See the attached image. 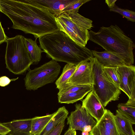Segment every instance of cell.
<instances>
[{"mask_svg":"<svg viewBox=\"0 0 135 135\" xmlns=\"http://www.w3.org/2000/svg\"><path fill=\"white\" fill-rule=\"evenodd\" d=\"M92 128L90 126H87L84 128L83 131L90 132Z\"/></svg>","mask_w":135,"mask_h":135,"instance_id":"obj_32","label":"cell"},{"mask_svg":"<svg viewBox=\"0 0 135 135\" xmlns=\"http://www.w3.org/2000/svg\"><path fill=\"white\" fill-rule=\"evenodd\" d=\"M82 132V135H89V134L88 132L85 131H83Z\"/></svg>","mask_w":135,"mask_h":135,"instance_id":"obj_33","label":"cell"},{"mask_svg":"<svg viewBox=\"0 0 135 135\" xmlns=\"http://www.w3.org/2000/svg\"><path fill=\"white\" fill-rule=\"evenodd\" d=\"M118 110L125 117L133 124H135V107L120 103L117 105Z\"/></svg>","mask_w":135,"mask_h":135,"instance_id":"obj_23","label":"cell"},{"mask_svg":"<svg viewBox=\"0 0 135 135\" xmlns=\"http://www.w3.org/2000/svg\"><path fill=\"white\" fill-rule=\"evenodd\" d=\"M18 78L10 79L6 76H1L0 77V86L4 87L6 86L9 84L11 81H15Z\"/></svg>","mask_w":135,"mask_h":135,"instance_id":"obj_27","label":"cell"},{"mask_svg":"<svg viewBox=\"0 0 135 135\" xmlns=\"http://www.w3.org/2000/svg\"><path fill=\"white\" fill-rule=\"evenodd\" d=\"M68 111L65 106L59 108L55 113L45 128L38 133L36 135H46L56 125L65 120L68 117Z\"/></svg>","mask_w":135,"mask_h":135,"instance_id":"obj_16","label":"cell"},{"mask_svg":"<svg viewBox=\"0 0 135 135\" xmlns=\"http://www.w3.org/2000/svg\"><path fill=\"white\" fill-rule=\"evenodd\" d=\"M0 12H2V7L0 3Z\"/></svg>","mask_w":135,"mask_h":135,"instance_id":"obj_34","label":"cell"},{"mask_svg":"<svg viewBox=\"0 0 135 135\" xmlns=\"http://www.w3.org/2000/svg\"><path fill=\"white\" fill-rule=\"evenodd\" d=\"M119 81V89L128 97L127 102L135 103V67L133 65L116 67Z\"/></svg>","mask_w":135,"mask_h":135,"instance_id":"obj_8","label":"cell"},{"mask_svg":"<svg viewBox=\"0 0 135 135\" xmlns=\"http://www.w3.org/2000/svg\"><path fill=\"white\" fill-rule=\"evenodd\" d=\"M55 17L60 31L78 45L85 46L90 38L89 30L93 27L91 20L78 13L70 11Z\"/></svg>","mask_w":135,"mask_h":135,"instance_id":"obj_4","label":"cell"},{"mask_svg":"<svg viewBox=\"0 0 135 135\" xmlns=\"http://www.w3.org/2000/svg\"><path fill=\"white\" fill-rule=\"evenodd\" d=\"M75 106V110L72 112L67 118L69 128L82 131L87 126H90L93 128L97 123L93 117L80 104L76 103Z\"/></svg>","mask_w":135,"mask_h":135,"instance_id":"obj_10","label":"cell"},{"mask_svg":"<svg viewBox=\"0 0 135 135\" xmlns=\"http://www.w3.org/2000/svg\"><path fill=\"white\" fill-rule=\"evenodd\" d=\"M120 135H123L120 134Z\"/></svg>","mask_w":135,"mask_h":135,"instance_id":"obj_36","label":"cell"},{"mask_svg":"<svg viewBox=\"0 0 135 135\" xmlns=\"http://www.w3.org/2000/svg\"><path fill=\"white\" fill-rule=\"evenodd\" d=\"M82 107L98 122L104 114L105 109L100 100L92 90L82 101Z\"/></svg>","mask_w":135,"mask_h":135,"instance_id":"obj_13","label":"cell"},{"mask_svg":"<svg viewBox=\"0 0 135 135\" xmlns=\"http://www.w3.org/2000/svg\"><path fill=\"white\" fill-rule=\"evenodd\" d=\"M104 75L110 82L119 88V81L116 71V67H107L102 66Z\"/></svg>","mask_w":135,"mask_h":135,"instance_id":"obj_24","label":"cell"},{"mask_svg":"<svg viewBox=\"0 0 135 135\" xmlns=\"http://www.w3.org/2000/svg\"><path fill=\"white\" fill-rule=\"evenodd\" d=\"M77 0H24L26 2L49 12L55 17L66 11V8Z\"/></svg>","mask_w":135,"mask_h":135,"instance_id":"obj_12","label":"cell"},{"mask_svg":"<svg viewBox=\"0 0 135 135\" xmlns=\"http://www.w3.org/2000/svg\"><path fill=\"white\" fill-rule=\"evenodd\" d=\"M92 90L104 108L112 101L119 100L121 90L105 76L102 65L94 57Z\"/></svg>","mask_w":135,"mask_h":135,"instance_id":"obj_6","label":"cell"},{"mask_svg":"<svg viewBox=\"0 0 135 135\" xmlns=\"http://www.w3.org/2000/svg\"><path fill=\"white\" fill-rule=\"evenodd\" d=\"M74 135H76V133H75V134Z\"/></svg>","mask_w":135,"mask_h":135,"instance_id":"obj_35","label":"cell"},{"mask_svg":"<svg viewBox=\"0 0 135 135\" xmlns=\"http://www.w3.org/2000/svg\"><path fill=\"white\" fill-rule=\"evenodd\" d=\"M24 37L18 35L7 38L5 55L6 68L14 74H22L33 63L25 45Z\"/></svg>","mask_w":135,"mask_h":135,"instance_id":"obj_5","label":"cell"},{"mask_svg":"<svg viewBox=\"0 0 135 135\" xmlns=\"http://www.w3.org/2000/svg\"><path fill=\"white\" fill-rule=\"evenodd\" d=\"M94 61L93 57L88 58L79 63L76 65L75 71L66 84L92 86Z\"/></svg>","mask_w":135,"mask_h":135,"instance_id":"obj_9","label":"cell"},{"mask_svg":"<svg viewBox=\"0 0 135 135\" xmlns=\"http://www.w3.org/2000/svg\"><path fill=\"white\" fill-rule=\"evenodd\" d=\"M89 32V40L101 46L106 51L122 56L126 65L133 64V51L135 47L134 44L117 25L102 26L97 32L90 30Z\"/></svg>","mask_w":135,"mask_h":135,"instance_id":"obj_3","label":"cell"},{"mask_svg":"<svg viewBox=\"0 0 135 135\" xmlns=\"http://www.w3.org/2000/svg\"><path fill=\"white\" fill-rule=\"evenodd\" d=\"M65 121L59 123L46 135H60L65 126Z\"/></svg>","mask_w":135,"mask_h":135,"instance_id":"obj_26","label":"cell"},{"mask_svg":"<svg viewBox=\"0 0 135 135\" xmlns=\"http://www.w3.org/2000/svg\"><path fill=\"white\" fill-rule=\"evenodd\" d=\"M115 123L120 134L123 135H135L132 127L133 124L125 117L118 109L114 115Z\"/></svg>","mask_w":135,"mask_h":135,"instance_id":"obj_17","label":"cell"},{"mask_svg":"<svg viewBox=\"0 0 135 135\" xmlns=\"http://www.w3.org/2000/svg\"><path fill=\"white\" fill-rule=\"evenodd\" d=\"M90 135H120L117 128L114 115L105 109L103 115L90 132Z\"/></svg>","mask_w":135,"mask_h":135,"instance_id":"obj_11","label":"cell"},{"mask_svg":"<svg viewBox=\"0 0 135 135\" xmlns=\"http://www.w3.org/2000/svg\"><path fill=\"white\" fill-rule=\"evenodd\" d=\"M89 135H90L89 134Z\"/></svg>","mask_w":135,"mask_h":135,"instance_id":"obj_37","label":"cell"},{"mask_svg":"<svg viewBox=\"0 0 135 135\" xmlns=\"http://www.w3.org/2000/svg\"><path fill=\"white\" fill-rule=\"evenodd\" d=\"M37 38L33 40L30 38L24 37V43L31 59L35 64H37L41 60L43 50L37 45Z\"/></svg>","mask_w":135,"mask_h":135,"instance_id":"obj_18","label":"cell"},{"mask_svg":"<svg viewBox=\"0 0 135 135\" xmlns=\"http://www.w3.org/2000/svg\"><path fill=\"white\" fill-rule=\"evenodd\" d=\"M7 38L0 21V44L6 42Z\"/></svg>","mask_w":135,"mask_h":135,"instance_id":"obj_28","label":"cell"},{"mask_svg":"<svg viewBox=\"0 0 135 135\" xmlns=\"http://www.w3.org/2000/svg\"><path fill=\"white\" fill-rule=\"evenodd\" d=\"M75 133H76L75 130L69 128L64 135H74Z\"/></svg>","mask_w":135,"mask_h":135,"instance_id":"obj_31","label":"cell"},{"mask_svg":"<svg viewBox=\"0 0 135 135\" xmlns=\"http://www.w3.org/2000/svg\"><path fill=\"white\" fill-rule=\"evenodd\" d=\"M9 130L0 123V135H6Z\"/></svg>","mask_w":135,"mask_h":135,"instance_id":"obj_29","label":"cell"},{"mask_svg":"<svg viewBox=\"0 0 135 135\" xmlns=\"http://www.w3.org/2000/svg\"><path fill=\"white\" fill-rule=\"evenodd\" d=\"M39 41L40 47L47 57L57 62L77 65L94 57L91 50L78 45L61 31L42 37Z\"/></svg>","mask_w":135,"mask_h":135,"instance_id":"obj_2","label":"cell"},{"mask_svg":"<svg viewBox=\"0 0 135 135\" xmlns=\"http://www.w3.org/2000/svg\"><path fill=\"white\" fill-rule=\"evenodd\" d=\"M76 67V65L67 63L63 68L62 72L59 77L56 81L55 84L59 90L63 87L72 76Z\"/></svg>","mask_w":135,"mask_h":135,"instance_id":"obj_20","label":"cell"},{"mask_svg":"<svg viewBox=\"0 0 135 135\" xmlns=\"http://www.w3.org/2000/svg\"><path fill=\"white\" fill-rule=\"evenodd\" d=\"M2 12L7 16L12 27L36 38L60 30L55 16L47 11L30 4L24 0H0Z\"/></svg>","mask_w":135,"mask_h":135,"instance_id":"obj_1","label":"cell"},{"mask_svg":"<svg viewBox=\"0 0 135 135\" xmlns=\"http://www.w3.org/2000/svg\"><path fill=\"white\" fill-rule=\"evenodd\" d=\"M61 66L52 60L39 67L30 70L24 79L27 90H36L45 85L53 83L59 74Z\"/></svg>","mask_w":135,"mask_h":135,"instance_id":"obj_7","label":"cell"},{"mask_svg":"<svg viewBox=\"0 0 135 135\" xmlns=\"http://www.w3.org/2000/svg\"><path fill=\"white\" fill-rule=\"evenodd\" d=\"M32 118L14 120L2 124L9 130L8 135H32Z\"/></svg>","mask_w":135,"mask_h":135,"instance_id":"obj_15","label":"cell"},{"mask_svg":"<svg viewBox=\"0 0 135 135\" xmlns=\"http://www.w3.org/2000/svg\"><path fill=\"white\" fill-rule=\"evenodd\" d=\"M89 92L79 91L64 94L58 96V102L60 103H73L82 99Z\"/></svg>","mask_w":135,"mask_h":135,"instance_id":"obj_21","label":"cell"},{"mask_svg":"<svg viewBox=\"0 0 135 135\" xmlns=\"http://www.w3.org/2000/svg\"><path fill=\"white\" fill-rule=\"evenodd\" d=\"M92 90V86L88 85H69L66 84L59 90L58 96L71 92L86 91L90 92Z\"/></svg>","mask_w":135,"mask_h":135,"instance_id":"obj_22","label":"cell"},{"mask_svg":"<svg viewBox=\"0 0 135 135\" xmlns=\"http://www.w3.org/2000/svg\"><path fill=\"white\" fill-rule=\"evenodd\" d=\"M116 1V0H106L105 1V2L107 4L110 9H111L115 5V3Z\"/></svg>","mask_w":135,"mask_h":135,"instance_id":"obj_30","label":"cell"},{"mask_svg":"<svg viewBox=\"0 0 135 135\" xmlns=\"http://www.w3.org/2000/svg\"><path fill=\"white\" fill-rule=\"evenodd\" d=\"M91 51L94 57L103 66L118 67L126 65L124 58L119 54L105 50L102 52Z\"/></svg>","mask_w":135,"mask_h":135,"instance_id":"obj_14","label":"cell"},{"mask_svg":"<svg viewBox=\"0 0 135 135\" xmlns=\"http://www.w3.org/2000/svg\"><path fill=\"white\" fill-rule=\"evenodd\" d=\"M110 11L118 13L122 15L129 21L135 22V12L133 11L120 8L115 5Z\"/></svg>","mask_w":135,"mask_h":135,"instance_id":"obj_25","label":"cell"},{"mask_svg":"<svg viewBox=\"0 0 135 135\" xmlns=\"http://www.w3.org/2000/svg\"><path fill=\"white\" fill-rule=\"evenodd\" d=\"M55 113V112L46 115L32 118L31 130L32 135H36L40 133L45 128Z\"/></svg>","mask_w":135,"mask_h":135,"instance_id":"obj_19","label":"cell"}]
</instances>
